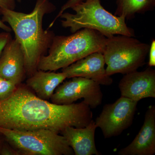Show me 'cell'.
I'll return each mask as SVG.
<instances>
[{
  "label": "cell",
  "instance_id": "1",
  "mask_svg": "<svg viewBox=\"0 0 155 155\" xmlns=\"http://www.w3.org/2000/svg\"><path fill=\"white\" fill-rule=\"evenodd\" d=\"M93 119L83 101L58 105L40 98L20 84L11 96L0 101V127L18 130L48 129L60 134L66 127H86Z\"/></svg>",
  "mask_w": 155,
  "mask_h": 155
},
{
  "label": "cell",
  "instance_id": "2",
  "mask_svg": "<svg viewBox=\"0 0 155 155\" xmlns=\"http://www.w3.org/2000/svg\"><path fill=\"white\" fill-rule=\"evenodd\" d=\"M56 9L49 0H36L33 11L29 14L0 8L2 21L10 25L20 45L28 77L37 71L40 60L47 54L55 35L52 31L44 29L43 20L45 15Z\"/></svg>",
  "mask_w": 155,
  "mask_h": 155
},
{
  "label": "cell",
  "instance_id": "3",
  "mask_svg": "<svg viewBox=\"0 0 155 155\" xmlns=\"http://www.w3.org/2000/svg\"><path fill=\"white\" fill-rule=\"evenodd\" d=\"M106 40L102 33L89 28L80 29L67 36L55 35L47 54L40 60L38 70L55 71L92 53H103Z\"/></svg>",
  "mask_w": 155,
  "mask_h": 155
},
{
  "label": "cell",
  "instance_id": "4",
  "mask_svg": "<svg viewBox=\"0 0 155 155\" xmlns=\"http://www.w3.org/2000/svg\"><path fill=\"white\" fill-rule=\"evenodd\" d=\"M75 14L66 12L60 16L61 25L69 28L73 33L83 28L99 31L106 37L120 35L135 37L133 28L127 26L126 19L107 11L101 4V0H85L71 8Z\"/></svg>",
  "mask_w": 155,
  "mask_h": 155
},
{
  "label": "cell",
  "instance_id": "5",
  "mask_svg": "<svg viewBox=\"0 0 155 155\" xmlns=\"http://www.w3.org/2000/svg\"><path fill=\"white\" fill-rule=\"evenodd\" d=\"M0 133L18 155H73L63 135L48 129L18 130L0 127Z\"/></svg>",
  "mask_w": 155,
  "mask_h": 155
},
{
  "label": "cell",
  "instance_id": "6",
  "mask_svg": "<svg viewBox=\"0 0 155 155\" xmlns=\"http://www.w3.org/2000/svg\"><path fill=\"white\" fill-rule=\"evenodd\" d=\"M150 45L134 37L115 35L107 37L103 52L109 76L137 71L145 64Z\"/></svg>",
  "mask_w": 155,
  "mask_h": 155
},
{
  "label": "cell",
  "instance_id": "7",
  "mask_svg": "<svg viewBox=\"0 0 155 155\" xmlns=\"http://www.w3.org/2000/svg\"><path fill=\"white\" fill-rule=\"evenodd\" d=\"M138 102L121 96L113 104H107L94 121L105 138L120 135L133 123Z\"/></svg>",
  "mask_w": 155,
  "mask_h": 155
},
{
  "label": "cell",
  "instance_id": "8",
  "mask_svg": "<svg viewBox=\"0 0 155 155\" xmlns=\"http://www.w3.org/2000/svg\"><path fill=\"white\" fill-rule=\"evenodd\" d=\"M103 97L98 83L84 78L75 77L60 84L50 99L56 104L69 105L83 99L91 109H95L102 103Z\"/></svg>",
  "mask_w": 155,
  "mask_h": 155
},
{
  "label": "cell",
  "instance_id": "9",
  "mask_svg": "<svg viewBox=\"0 0 155 155\" xmlns=\"http://www.w3.org/2000/svg\"><path fill=\"white\" fill-rule=\"evenodd\" d=\"M105 65L103 53L96 52L63 68L62 72L68 78L83 77L94 81L100 85L109 86L113 83V80L106 73Z\"/></svg>",
  "mask_w": 155,
  "mask_h": 155
},
{
  "label": "cell",
  "instance_id": "10",
  "mask_svg": "<svg viewBox=\"0 0 155 155\" xmlns=\"http://www.w3.org/2000/svg\"><path fill=\"white\" fill-rule=\"evenodd\" d=\"M119 87L121 96L136 101L155 98V70L149 67L141 72L137 70L125 74Z\"/></svg>",
  "mask_w": 155,
  "mask_h": 155
},
{
  "label": "cell",
  "instance_id": "11",
  "mask_svg": "<svg viewBox=\"0 0 155 155\" xmlns=\"http://www.w3.org/2000/svg\"><path fill=\"white\" fill-rule=\"evenodd\" d=\"M26 76L23 52L17 39L11 38L0 55V77L18 85Z\"/></svg>",
  "mask_w": 155,
  "mask_h": 155
},
{
  "label": "cell",
  "instance_id": "12",
  "mask_svg": "<svg viewBox=\"0 0 155 155\" xmlns=\"http://www.w3.org/2000/svg\"><path fill=\"white\" fill-rule=\"evenodd\" d=\"M155 153V106H150L144 121L133 141L118 152L119 155H153Z\"/></svg>",
  "mask_w": 155,
  "mask_h": 155
},
{
  "label": "cell",
  "instance_id": "13",
  "mask_svg": "<svg viewBox=\"0 0 155 155\" xmlns=\"http://www.w3.org/2000/svg\"><path fill=\"white\" fill-rule=\"evenodd\" d=\"M97 128L92 120L84 127H66L61 132L72 148L75 155H99L95 142V133Z\"/></svg>",
  "mask_w": 155,
  "mask_h": 155
},
{
  "label": "cell",
  "instance_id": "14",
  "mask_svg": "<svg viewBox=\"0 0 155 155\" xmlns=\"http://www.w3.org/2000/svg\"><path fill=\"white\" fill-rule=\"evenodd\" d=\"M67 78L64 72L38 70L28 77L26 86L36 94L37 96L43 100L51 99L56 89Z\"/></svg>",
  "mask_w": 155,
  "mask_h": 155
},
{
  "label": "cell",
  "instance_id": "15",
  "mask_svg": "<svg viewBox=\"0 0 155 155\" xmlns=\"http://www.w3.org/2000/svg\"><path fill=\"white\" fill-rule=\"evenodd\" d=\"M114 15L126 20L133 19L137 14H143L153 11L155 0H116Z\"/></svg>",
  "mask_w": 155,
  "mask_h": 155
},
{
  "label": "cell",
  "instance_id": "16",
  "mask_svg": "<svg viewBox=\"0 0 155 155\" xmlns=\"http://www.w3.org/2000/svg\"><path fill=\"white\" fill-rule=\"evenodd\" d=\"M17 86L10 81L0 77V101H5L11 96Z\"/></svg>",
  "mask_w": 155,
  "mask_h": 155
},
{
  "label": "cell",
  "instance_id": "17",
  "mask_svg": "<svg viewBox=\"0 0 155 155\" xmlns=\"http://www.w3.org/2000/svg\"><path fill=\"white\" fill-rule=\"evenodd\" d=\"M12 38L10 32L7 31L0 32V55L5 45Z\"/></svg>",
  "mask_w": 155,
  "mask_h": 155
},
{
  "label": "cell",
  "instance_id": "18",
  "mask_svg": "<svg viewBox=\"0 0 155 155\" xmlns=\"http://www.w3.org/2000/svg\"><path fill=\"white\" fill-rule=\"evenodd\" d=\"M0 155H18V154L5 140L0 152Z\"/></svg>",
  "mask_w": 155,
  "mask_h": 155
},
{
  "label": "cell",
  "instance_id": "19",
  "mask_svg": "<svg viewBox=\"0 0 155 155\" xmlns=\"http://www.w3.org/2000/svg\"><path fill=\"white\" fill-rule=\"evenodd\" d=\"M149 59L148 65L149 67L155 66V40L153 39L150 45L149 51Z\"/></svg>",
  "mask_w": 155,
  "mask_h": 155
},
{
  "label": "cell",
  "instance_id": "20",
  "mask_svg": "<svg viewBox=\"0 0 155 155\" xmlns=\"http://www.w3.org/2000/svg\"><path fill=\"white\" fill-rule=\"evenodd\" d=\"M16 6V0H0V8L14 10Z\"/></svg>",
  "mask_w": 155,
  "mask_h": 155
},
{
  "label": "cell",
  "instance_id": "21",
  "mask_svg": "<svg viewBox=\"0 0 155 155\" xmlns=\"http://www.w3.org/2000/svg\"><path fill=\"white\" fill-rule=\"evenodd\" d=\"M83 0H69L66 4H64V5L62 6L61 11L59 12L58 14V16H60L66 10L69 8H71L74 5H75L78 3L82 2Z\"/></svg>",
  "mask_w": 155,
  "mask_h": 155
},
{
  "label": "cell",
  "instance_id": "22",
  "mask_svg": "<svg viewBox=\"0 0 155 155\" xmlns=\"http://www.w3.org/2000/svg\"><path fill=\"white\" fill-rule=\"evenodd\" d=\"M0 28L2 29L4 31H7V32H10L12 31V29L11 27L6 25L4 22H3L1 19H0Z\"/></svg>",
  "mask_w": 155,
  "mask_h": 155
},
{
  "label": "cell",
  "instance_id": "23",
  "mask_svg": "<svg viewBox=\"0 0 155 155\" xmlns=\"http://www.w3.org/2000/svg\"><path fill=\"white\" fill-rule=\"evenodd\" d=\"M5 142V140L4 138V136L0 133V152Z\"/></svg>",
  "mask_w": 155,
  "mask_h": 155
},
{
  "label": "cell",
  "instance_id": "24",
  "mask_svg": "<svg viewBox=\"0 0 155 155\" xmlns=\"http://www.w3.org/2000/svg\"><path fill=\"white\" fill-rule=\"evenodd\" d=\"M17 2H21V0H17Z\"/></svg>",
  "mask_w": 155,
  "mask_h": 155
}]
</instances>
